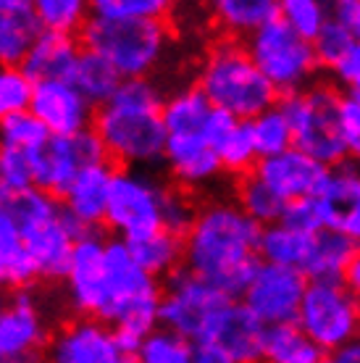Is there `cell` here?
<instances>
[{
    "label": "cell",
    "instance_id": "28",
    "mask_svg": "<svg viewBox=\"0 0 360 363\" xmlns=\"http://www.w3.org/2000/svg\"><path fill=\"white\" fill-rule=\"evenodd\" d=\"M35 264L27 253V245L21 240L16 221L9 213V208H0V290H27L35 281Z\"/></svg>",
    "mask_w": 360,
    "mask_h": 363
},
{
    "label": "cell",
    "instance_id": "53",
    "mask_svg": "<svg viewBox=\"0 0 360 363\" xmlns=\"http://www.w3.org/2000/svg\"><path fill=\"white\" fill-rule=\"evenodd\" d=\"M3 206H6V195H3V192H0V208H3Z\"/></svg>",
    "mask_w": 360,
    "mask_h": 363
},
{
    "label": "cell",
    "instance_id": "35",
    "mask_svg": "<svg viewBox=\"0 0 360 363\" xmlns=\"http://www.w3.org/2000/svg\"><path fill=\"white\" fill-rule=\"evenodd\" d=\"M247 127H250L258 158H271V155H279L289 147H295L292 127H289L284 111L279 108V103L274 108L258 113L252 121H247Z\"/></svg>",
    "mask_w": 360,
    "mask_h": 363
},
{
    "label": "cell",
    "instance_id": "15",
    "mask_svg": "<svg viewBox=\"0 0 360 363\" xmlns=\"http://www.w3.org/2000/svg\"><path fill=\"white\" fill-rule=\"evenodd\" d=\"M47 363H129L118 347L116 329L98 318L79 316L50 335Z\"/></svg>",
    "mask_w": 360,
    "mask_h": 363
},
{
    "label": "cell",
    "instance_id": "10",
    "mask_svg": "<svg viewBox=\"0 0 360 363\" xmlns=\"http://www.w3.org/2000/svg\"><path fill=\"white\" fill-rule=\"evenodd\" d=\"M229 303L232 298H226L213 284L179 269L163 281L161 327L181 335L192 345H206Z\"/></svg>",
    "mask_w": 360,
    "mask_h": 363
},
{
    "label": "cell",
    "instance_id": "36",
    "mask_svg": "<svg viewBox=\"0 0 360 363\" xmlns=\"http://www.w3.org/2000/svg\"><path fill=\"white\" fill-rule=\"evenodd\" d=\"M37 21L43 32L55 35H81L84 24L90 21V6L81 0H37Z\"/></svg>",
    "mask_w": 360,
    "mask_h": 363
},
{
    "label": "cell",
    "instance_id": "24",
    "mask_svg": "<svg viewBox=\"0 0 360 363\" xmlns=\"http://www.w3.org/2000/svg\"><path fill=\"white\" fill-rule=\"evenodd\" d=\"M43 35L35 3L0 0V66H21Z\"/></svg>",
    "mask_w": 360,
    "mask_h": 363
},
{
    "label": "cell",
    "instance_id": "51",
    "mask_svg": "<svg viewBox=\"0 0 360 363\" xmlns=\"http://www.w3.org/2000/svg\"><path fill=\"white\" fill-rule=\"evenodd\" d=\"M6 306H9V298H6V295H3V290H0V316H3Z\"/></svg>",
    "mask_w": 360,
    "mask_h": 363
},
{
    "label": "cell",
    "instance_id": "52",
    "mask_svg": "<svg viewBox=\"0 0 360 363\" xmlns=\"http://www.w3.org/2000/svg\"><path fill=\"white\" fill-rule=\"evenodd\" d=\"M318 363H339V361H337L334 355H324V358H321V361H318Z\"/></svg>",
    "mask_w": 360,
    "mask_h": 363
},
{
    "label": "cell",
    "instance_id": "22",
    "mask_svg": "<svg viewBox=\"0 0 360 363\" xmlns=\"http://www.w3.org/2000/svg\"><path fill=\"white\" fill-rule=\"evenodd\" d=\"M206 135L210 140L213 150H216L224 174H232V177L242 179V177L255 172L261 158H258L247 121H237L235 116H229L224 111H213Z\"/></svg>",
    "mask_w": 360,
    "mask_h": 363
},
{
    "label": "cell",
    "instance_id": "6",
    "mask_svg": "<svg viewBox=\"0 0 360 363\" xmlns=\"http://www.w3.org/2000/svg\"><path fill=\"white\" fill-rule=\"evenodd\" d=\"M84 50L103 55L121 79H153L171 48V29L161 18H100L90 16L81 29Z\"/></svg>",
    "mask_w": 360,
    "mask_h": 363
},
{
    "label": "cell",
    "instance_id": "26",
    "mask_svg": "<svg viewBox=\"0 0 360 363\" xmlns=\"http://www.w3.org/2000/svg\"><path fill=\"white\" fill-rule=\"evenodd\" d=\"M210 100L198 90V84L176 87L166 95L163 103V124L169 135H206L208 121L213 116ZM208 137V135H206Z\"/></svg>",
    "mask_w": 360,
    "mask_h": 363
},
{
    "label": "cell",
    "instance_id": "7",
    "mask_svg": "<svg viewBox=\"0 0 360 363\" xmlns=\"http://www.w3.org/2000/svg\"><path fill=\"white\" fill-rule=\"evenodd\" d=\"M342 92L334 84L315 82L303 92L287 95L279 100V108L284 111L295 147L310 155L326 169L350 161V153L344 147L339 127H337V106Z\"/></svg>",
    "mask_w": 360,
    "mask_h": 363
},
{
    "label": "cell",
    "instance_id": "13",
    "mask_svg": "<svg viewBox=\"0 0 360 363\" xmlns=\"http://www.w3.org/2000/svg\"><path fill=\"white\" fill-rule=\"evenodd\" d=\"M308 290V277L295 269L261 264L244 290L242 303L263 327H284L298 324V313Z\"/></svg>",
    "mask_w": 360,
    "mask_h": 363
},
{
    "label": "cell",
    "instance_id": "12",
    "mask_svg": "<svg viewBox=\"0 0 360 363\" xmlns=\"http://www.w3.org/2000/svg\"><path fill=\"white\" fill-rule=\"evenodd\" d=\"M108 164V153L95 135V129H87L74 137H53L32 155L35 166V187L47 195H66L72 182L79 177L87 166Z\"/></svg>",
    "mask_w": 360,
    "mask_h": 363
},
{
    "label": "cell",
    "instance_id": "33",
    "mask_svg": "<svg viewBox=\"0 0 360 363\" xmlns=\"http://www.w3.org/2000/svg\"><path fill=\"white\" fill-rule=\"evenodd\" d=\"M318 198L326 203V208L332 211L334 216V229L339 224V218L344 216V211L355 206L360 200V172L358 164L352 161H344V164L334 166V169H326L324 182L315 192Z\"/></svg>",
    "mask_w": 360,
    "mask_h": 363
},
{
    "label": "cell",
    "instance_id": "50",
    "mask_svg": "<svg viewBox=\"0 0 360 363\" xmlns=\"http://www.w3.org/2000/svg\"><path fill=\"white\" fill-rule=\"evenodd\" d=\"M342 284L352 292V295H355V298L360 300V247L355 250V255H352L350 266L344 269Z\"/></svg>",
    "mask_w": 360,
    "mask_h": 363
},
{
    "label": "cell",
    "instance_id": "1",
    "mask_svg": "<svg viewBox=\"0 0 360 363\" xmlns=\"http://www.w3.org/2000/svg\"><path fill=\"white\" fill-rule=\"evenodd\" d=\"M261 224L252 221L237 200H208L184 235V269L226 298L242 300L261 266Z\"/></svg>",
    "mask_w": 360,
    "mask_h": 363
},
{
    "label": "cell",
    "instance_id": "2",
    "mask_svg": "<svg viewBox=\"0 0 360 363\" xmlns=\"http://www.w3.org/2000/svg\"><path fill=\"white\" fill-rule=\"evenodd\" d=\"M166 92L155 79H124L113 98L95 111L92 129L121 169L153 172L166 155Z\"/></svg>",
    "mask_w": 360,
    "mask_h": 363
},
{
    "label": "cell",
    "instance_id": "17",
    "mask_svg": "<svg viewBox=\"0 0 360 363\" xmlns=\"http://www.w3.org/2000/svg\"><path fill=\"white\" fill-rule=\"evenodd\" d=\"M103 277H106V240L98 232H90L77 242L69 272L63 277L66 298L77 313L95 318L103 295Z\"/></svg>",
    "mask_w": 360,
    "mask_h": 363
},
{
    "label": "cell",
    "instance_id": "8",
    "mask_svg": "<svg viewBox=\"0 0 360 363\" xmlns=\"http://www.w3.org/2000/svg\"><path fill=\"white\" fill-rule=\"evenodd\" d=\"M244 45L271 87L279 92V98L303 92L315 84V74L321 64L315 58L313 43L295 35L281 18L247 37Z\"/></svg>",
    "mask_w": 360,
    "mask_h": 363
},
{
    "label": "cell",
    "instance_id": "55",
    "mask_svg": "<svg viewBox=\"0 0 360 363\" xmlns=\"http://www.w3.org/2000/svg\"><path fill=\"white\" fill-rule=\"evenodd\" d=\"M129 363H140V361H137V358H135V361H129Z\"/></svg>",
    "mask_w": 360,
    "mask_h": 363
},
{
    "label": "cell",
    "instance_id": "39",
    "mask_svg": "<svg viewBox=\"0 0 360 363\" xmlns=\"http://www.w3.org/2000/svg\"><path fill=\"white\" fill-rule=\"evenodd\" d=\"M195 345L171 329H153L145 337L137 361L140 363H192Z\"/></svg>",
    "mask_w": 360,
    "mask_h": 363
},
{
    "label": "cell",
    "instance_id": "45",
    "mask_svg": "<svg viewBox=\"0 0 360 363\" xmlns=\"http://www.w3.org/2000/svg\"><path fill=\"white\" fill-rule=\"evenodd\" d=\"M198 208L200 206L192 203L187 192L176 187V184H171L169 192H166V203H163V232L184 240V235L189 232L192 221L198 216Z\"/></svg>",
    "mask_w": 360,
    "mask_h": 363
},
{
    "label": "cell",
    "instance_id": "23",
    "mask_svg": "<svg viewBox=\"0 0 360 363\" xmlns=\"http://www.w3.org/2000/svg\"><path fill=\"white\" fill-rule=\"evenodd\" d=\"M84 48H79L77 37L55 35V32H43L35 40V45L24 58V74L35 84L40 82H72L79 55Z\"/></svg>",
    "mask_w": 360,
    "mask_h": 363
},
{
    "label": "cell",
    "instance_id": "4",
    "mask_svg": "<svg viewBox=\"0 0 360 363\" xmlns=\"http://www.w3.org/2000/svg\"><path fill=\"white\" fill-rule=\"evenodd\" d=\"M161 295L163 284L137 264L124 240H106V277L95 318L147 337L161 327Z\"/></svg>",
    "mask_w": 360,
    "mask_h": 363
},
{
    "label": "cell",
    "instance_id": "29",
    "mask_svg": "<svg viewBox=\"0 0 360 363\" xmlns=\"http://www.w3.org/2000/svg\"><path fill=\"white\" fill-rule=\"evenodd\" d=\"M313 237L305 235L300 229L287 227L284 221L263 227L261 232V264L284 266V269H295V272H305L310 250H313Z\"/></svg>",
    "mask_w": 360,
    "mask_h": 363
},
{
    "label": "cell",
    "instance_id": "18",
    "mask_svg": "<svg viewBox=\"0 0 360 363\" xmlns=\"http://www.w3.org/2000/svg\"><path fill=\"white\" fill-rule=\"evenodd\" d=\"M163 166L181 190H206L224 174L216 150L206 135H169Z\"/></svg>",
    "mask_w": 360,
    "mask_h": 363
},
{
    "label": "cell",
    "instance_id": "3",
    "mask_svg": "<svg viewBox=\"0 0 360 363\" xmlns=\"http://www.w3.org/2000/svg\"><path fill=\"white\" fill-rule=\"evenodd\" d=\"M195 84L213 108L235 116L237 121H252L281 100L255 66L247 45L232 37H224L208 48L198 66Z\"/></svg>",
    "mask_w": 360,
    "mask_h": 363
},
{
    "label": "cell",
    "instance_id": "40",
    "mask_svg": "<svg viewBox=\"0 0 360 363\" xmlns=\"http://www.w3.org/2000/svg\"><path fill=\"white\" fill-rule=\"evenodd\" d=\"M35 82L21 66H0V124L32 106Z\"/></svg>",
    "mask_w": 360,
    "mask_h": 363
},
{
    "label": "cell",
    "instance_id": "31",
    "mask_svg": "<svg viewBox=\"0 0 360 363\" xmlns=\"http://www.w3.org/2000/svg\"><path fill=\"white\" fill-rule=\"evenodd\" d=\"M72 82L77 84V90L90 100L92 106H106L121 87V74L103 58V55L92 53V50H81L77 72H74Z\"/></svg>",
    "mask_w": 360,
    "mask_h": 363
},
{
    "label": "cell",
    "instance_id": "25",
    "mask_svg": "<svg viewBox=\"0 0 360 363\" xmlns=\"http://www.w3.org/2000/svg\"><path fill=\"white\" fill-rule=\"evenodd\" d=\"M210 16L221 32L237 37H252L266 24L281 16V3L276 0H216L210 6Z\"/></svg>",
    "mask_w": 360,
    "mask_h": 363
},
{
    "label": "cell",
    "instance_id": "21",
    "mask_svg": "<svg viewBox=\"0 0 360 363\" xmlns=\"http://www.w3.org/2000/svg\"><path fill=\"white\" fill-rule=\"evenodd\" d=\"M113 172L108 164L87 166L81 169L79 177L72 182V187L63 195V211L81 224L84 229L95 232L98 224H106V213H108L111 200V182Z\"/></svg>",
    "mask_w": 360,
    "mask_h": 363
},
{
    "label": "cell",
    "instance_id": "32",
    "mask_svg": "<svg viewBox=\"0 0 360 363\" xmlns=\"http://www.w3.org/2000/svg\"><path fill=\"white\" fill-rule=\"evenodd\" d=\"M324 353L298 324L271 327L266 332L263 363H318Z\"/></svg>",
    "mask_w": 360,
    "mask_h": 363
},
{
    "label": "cell",
    "instance_id": "43",
    "mask_svg": "<svg viewBox=\"0 0 360 363\" xmlns=\"http://www.w3.org/2000/svg\"><path fill=\"white\" fill-rule=\"evenodd\" d=\"M32 187H35L32 155L21 150H0V192L6 195V200Z\"/></svg>",
    "mask_w": 360,
    "mask_h": 363
},
{
    "label": "cell",
    "instance_id": "54",
    "mask_svg": "<svg viewBox=\"0 0 360 363\" xmlns=\"http://www.w3.org/2000/svg\"><path fill=\"white\" fill-rule=\"evenodd\" d=\"M358 172H360V158H358Z\"/></svg>",
    "mask_w": 360,
    "mask_h": 363
},
{
    "label": "cell",
    "instance_id": "46",
    "mask_svg": "<svg viewBox=\"0 0 360 363\" xmlns=\"http://www.w3.org/2000/svg\"><path fill=\"white\" fill-rule=\"evenodd\" d=\"M337 127L350 158H360V98L342 92L337 106Z\"/></svg>",
    "mask_w": 360,
    "mask_h": 363
},
{
    "label": "cell",
    "instance_id": "16",
    "mask_svg": "<svg viewBox=\"0 0 360 363\" xmlns=\"http://www.w3.org/2000/svg\"><path fill=\"white\" fill-rule=\"evenodd\" d=\"M29 111L53 137L81 135V132L92 129V121H95L92 103L77 90L74 82L35 84Z\"/></svg>",
    "mask_w": 360,
    "mask_h": 363
},
{
    "label": "cell",
    "instance_id": "9",
    "mask_svg": "<svg viewBox=\"0 0 360 363\" xmlns=\"http://www.w3.org/2000/svg\"><path fill=\"white\" fill-rule=\"evenodd\" d=\"M171 184L161 182L155 172L116 169L111 182V200L106 224L124 242H137L163 232V203Z\"/></svg>",
    "mask_w": 360,
    "mask_h": 363
},
{
    "label": "cell",
    "instance_id": "11",
    "mask_svg": "<svg viewBox=\"0 0 360 363\" xmlns=\"http://www.w3.org/2000/svg\"><path fill=\"white\" fill-rule=\"evenodd\" d=\"M298 327L324 355L360 340V300L342 281H308Z\"/></svg>",
    "mask_w": 360,
    "mask_h": 363
},
{
    "label": "cell",
    "instance_id": "42",
    "mask_svg": "<svg viewBox=\"0 0 360 363\" xmlns=\"http://www.w3.org/2000/svg\"><path fill=\"white\" fill-rule=\"evenodd\" d=\"M171 11L166 0H95L90 6L92 16L100 18H124V21H140V18H161Z\"/></svg>",
    "mask_w": 360,
    "mask_h": 363
},
{
    "label": "cell",
    "instance_id": "41",
    "mask_svg": "<svg viewBox=\"0 0 360 363\" xmlns=\"http://www.w3.org/2000/svg\"><path fill=\"white\" fill-rule=\"evenodd\" d=\"M281 221H284L287 227L305 232V235H318V232H324V229H334L332 211L326 208V203L318 198V195L287 203Z\"/></svg>",
    "mask_w": 360,
    "mask_h": 363
},
{
    "label": "cell",
    "instance_id": "44",
    "mask_svg": "<svg viewBox=\"0 0 360 363\" xmlns=\"http://www.w3.org/2000/svg\"><path fill=\"white\" fill-rule=\"evenodd\" d=\"M355 45H358L355 37H352L344 27H339L334 18L326 24L324 32H321L318 40L313 43L315 58H318L321 69H326V72H332V69H337V66L342 64Z\"/></svg>",
    "mask_w": 360,
    "mask_h": 363
},
{
    "label": "cell",
    "instance_id": "48",
    "mask_svg": "<svg viewBox=\"0 0 360 363\" xmlns=\"http://www.w3.org/2000/svg\"><path fill=\"white\" fill-rule=\"evenodd\" d=\"M192 363H237L232 355L221 350L218 345H195V353H192Z\"/></svg>",
    "mask_w": 360,
    "mask_h": 363
},
{
    "label": "cell",
    "instance_id": "47",
    "mask_svg": "<svg viewBox=\"0 0 360 363\" xmlns=\"http://www.w3.org/2000/svg\"><path fill=\"white\" fill-rule=\"evenodd\" d=\"M332 18L355 37V43H360V0H337V3H332Z\"/></svg>",
    "mask_w": 360,
    "mask_h": 363
},
{
    "label": "cell",
    "instance_id": "38",
    "mask_svg": "<svg viewBox=\"0 0 360 363\" xmlns=\"http://www.w3.org/2000/svg\"><path fill=\"white\" fill-rule=\"evenodd\" d=\"M47 140H50V132L37 121L32 111L16 113L0 124V150H21V153L35 155Z\"/></svg>",
    "mask_w": 360,
    "mask_h": 363
},
{
    "label": "cell",
    "instance_id": "34",
    "mask_svg": "<svg viewBox=\"0 0 360 363\" xmlns=\"http://www.w3.org/2000/svg\"><path fill=\"white\" fill-rule=\"evenodd\" d=\"M235 200H237V206H240L252 221H258L261 227L279 224L281 216H284V208H287V203H284L274 190H269L255 174H247V177H242V179L237 182Z\"/></svg>",
    "mask_w": 360,
    "mask_h": 363
},
{
    "label": "cell",
    "instance_id": "5",
    "mask_svg": "<svg viewBox=\"0 0 360 363\" xmlns=\"http://www.w3.org/2000/svg\"><path fill=\"white\" fill-rule=\"evenodd\" d=\"M6 208L21 232L37 277L63 279L72 264L74 247L81 237L90 235V229L77 224L53 195L37 187L21 192L16 198H9Z\"/></svg>",
    "mask_w": 360,
    "mask_h": 363
},
{
    "label": "cell",
    "instance_id": "30",
    "mask_svg": "<svg viewBox=\"0 0 360 363\" xmlns=\"http://www.w3.org/2000/svg\"><path fill=\"white\" fill-rule=\"evenodd\" d=\"M135 261L155 279H169L171 274L184 269V240L169 232H155V235L126 242Z\"/></svg>",
    "mask_w": 360,
    "mask_h": 363
},
{
    "label": "cell",
    "instance_id": "19",
    "mask_svg": "<svg viewBox=\"0 0 360 363\" xmlns=\"http://www.w3.org/2000/svg\"><path fill=\"white\" fill-rule=\"evenodd\" d=\"M255 177L279 195L284 203H295V200L310 198L318 192L321 182H324L326 166L313 161L298 147H289L279 155L261 158L255 166Z\"/></svg>",
    "mask_w": 360,
    "mask_h": 363
},
{
    "label": "cell",
    "instance_id": "14",
    "mask_svg": "<svg viewBox=\"0 0 360 363\" xmlns=\"http://www.w3.org/2000/svg\"><path fill=\"white\" fill-rule=\"evenodd\" d=\"M47 318L32 290L9 295L0 316V363H40L47 353Z\"/></svg>",
    "mask_w": 360,
    "mask_h": 363
},
{
    "label": "cell",
    "instance_id": "37",
    "mask_svg": "<svg viewBox=\"0 0 360 363\" xmlns=\"http://www.w3.org/2000/svg\"><path fill=\"white\" fill-rule=\"evenodd\" d=\"M279 18L295 35H300L308 43H315L326 24L332 21V3H324V0H284Z\"/></svg>",
    "mask_w": 360,
    "mask_h": 363
},
{
    "label": "cell",
    "instance_id": "49",
    "mask_svg": "<svg viewBox=\"0 0 360 363\" xmlns=\"http://www.w3.org/2000/svg\"><path fill=\"white\" fill-rule=\"evenodd\" d=\"M337 229H342L344 235L350 237L352 242L360 247V200L355 203V206H350V208L344 211V216L339 218Z\"/></svg>",
    "mask_w": 360,
    "mask_h": 363
},
{
    "label": "cell",
    "instance_id": "20",
    "mask_svg": "<svg viewBox=\"0 0 360 363\" xmlns=\"http://www.w3.org/2000/svg\"><path fill=\"white\" fill-rule=\"evenodd\" d=\"M266 332L269 329L252 316L242 300H232L210 335V345L226 350L237 363H263Z\"/></svg>",
    "mask_w": 360,
    "mask_h": 363
},
{
    "label": "cell",
    "instance_id": "27",
    "mask_svg": "<svg viewBox=\"0 0 360 363\" xmlns=\"http://www.w3.org/2000/svg\"><path fill=\"white\" fill-rule=\"evenodd\" d=\"M358 245L342 229H324L313 237V250L308 258V281H342L344 269L350 266Z\"/></svg>",
    "mask_w": 360,
    "mask_h": 363
}]
</instances>
